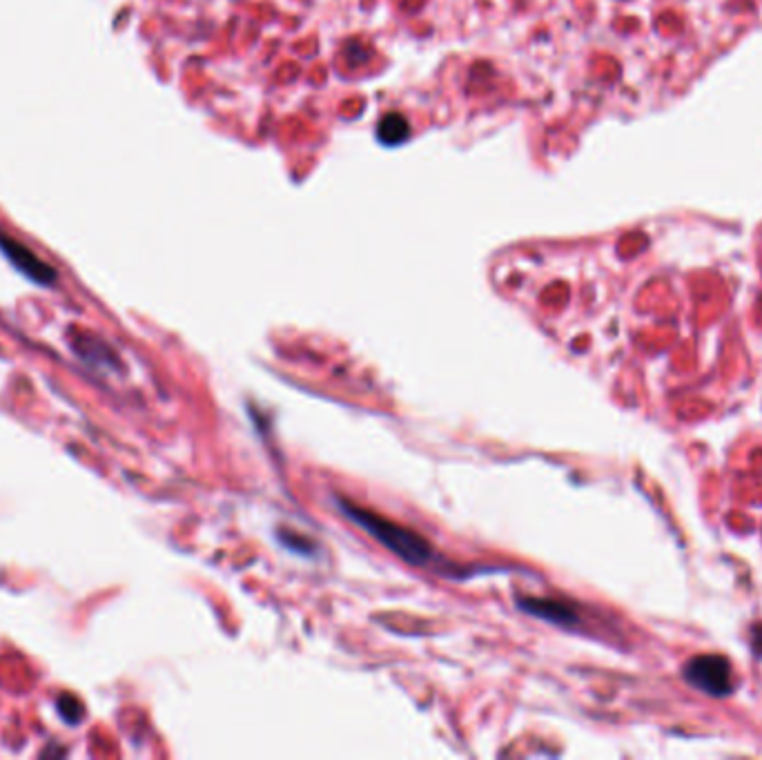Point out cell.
Returning <instances> with one entry per match:
<instances>
[{"label": "cell", "mask_w": 762, "mask_h": 760, "mask_svg": "<svg viewBox=\"0 0 762 760\" xmlns=\"http://www.w3.org/2000/svg\"><path fill=\"white\" fill-rule=\"evenodd\" d=\"M524 611L528 614L542 617V620L555 622V625H573L577 620L575 609L566 602L557 600H533V598H527V600L519 602Z\"/></svg>", "instance_id": "obj_4"}, {"label": "cell", "mask_w": 762, "mask_h": 760, "mask_svg": "<svg viewBox=\"0 0 762 760\" xmlns=\"http://www.w3.org/2000/svg\"><path fill=\"white\" fill-rule=\"evenodd\" d=\"M339 508H342L344 515H348L354 524L362 526L368 535L381 542L386 549H390L392 553L399 555L401 560L410 564H426L435 558V551L430 549V544L421 538L415 531L406 529V526L395 524V522L386 520V517L375 515L372 511H366V508H359L350 502H345L339 497L337 500Z\"/></svg>", "instance_id": "obj_1"}, {"label": "cell", "mask_w": 762, "mask_h": 760, "mask_svg": "<svg viewBox=\"0 0 762 760\" xmlns=\"http://www.w3.org/2000/svg\"><path fill=\"white\" fill-rule=\"evenodd\" d=\"M56 709H59L60 718L69 725H78L80 720L85 718L83 705H80L78 698L72 696V693H63V696L56 700Z\"/></svg>", "instance_id": "obj_6"}, {"label": "cell", "mask_w": 762, "mask_h": 760, "mask_svg": "<svg viewBox=\"0 0 762 760\" xmlns=\"http://www.w3.org/2000/svg\"><path fill=\"white\" fill-rule=\"evenodd\" d=\"M684 681L698 691L713 698H724L733 691L731 664L722 655H695L683 669Z\"/></svg>", "instance_id": "obj_2"}, {"label": "cell", "mask_w": 762, "mask_h": 760, "mask_svg": "<svg viewBox=\"0 0 762 760\" xmlns=\"http://www.w3.org/2000/svg\"><path fill=\"white\" fill-rule=\"evenodd\" d=\"M410 136V125L401 114H386L377 125V139L383 145H399Z\"/></svg>", "instance_id": "obj_5"}, {"label": "cell", "mask_w": 762, "mask_h": 760, "mask_svg": "<svg viewBox=\"0 0 762 760\" xmlns=\"http://www.w3.org/2000/svg\"><path fill=\"white\" fill-rule=\"evenodd\" d=\"M0 248H3L5 256H7V259L12 261V264L16 265V268L21 270L27 279L41 283V286H50V283H54V279H56L54 268L42 264L39 256L32 255L30 250L23 248L21 244H16V241L0 239Z\"/></svg>", "instance_id": "obj_3"}, {"label": "cell", "mask_w": 762, "mask_h": 760, "mask_svg": "<svg viewBox=\"0 0 762 760\" xmlns=\"http://www.w3.org/2000/svg\"><path fill=\"white\" fill-rule=\"evenodd\" d=\"M751 649H754L758 658H762V625L751 629Z\"/></svg>", "instance_id": "obj_7"}]
</instances>
